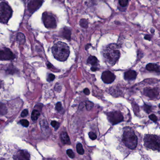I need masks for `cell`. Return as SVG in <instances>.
I'll use <instances>...</instances> for the list:
<instances>
[{"instance_id": "cell-24", "label": "cell", "mask_w": 160, "mask_h": 160, "mask_svg": "<svg viewBox=\"0 0 160 160\" xmlns=\"http://www.w3.org/2000/svg\"><path fill=\"white\" fill-rule=\"evenodd\" d=\"M66 153L67 154V155H68V156L71 158V159H73L75 157V154L73 153V151L71 150V149H68L66 151Z\"/></svg>"}, {"instance_id": "cell-14", "label": "cell", "mask_w": 160, "mask_h": 160, "mask_svg": "<svg viewBox=\"0 0 160 160\" xmlns=\"http://www.w3.org/2000/svg\"><path fill=\"white\" fill-rule=\"evenodd\" d=\"M146 69L149 71H154L157 72H160V67L159 65L155 63H149L146 66Z\"/></svg>"}, {"instance_id": "cell-3", "label": "cell", "mask_w": 160, "mask_h": 160, "mask_svg": "<svg viewBox=\"0 0 160 160\" xmlns=\"http://www.w3.org/2000/svg\"><path fill=\"white\" fill-rule=\"evenodd\" d=\"M123 141L125 145L130 149H134L137 147V137L131 128H125L123 134Z\"/></svg>"}, {"instance_id": "cell-6", "label": "cell", "mask_w": 160, "mask_h": 160, "mask_svg": "<svg viewBox=\"0 0 160 160\" xmlns=\"http://www.w3.org/2000/svg\"><path fill=\"white\" fill-rule=\"evenodd\" d=\"M42 20L45 26L48 29H54L56 27V21L51 14L45 12L42 15Z\"/></svg>"}, {"instance_id": "cell-13", "label": "cell", "mask_w": 160, "mask_h": 160, "mask_svg": "<svg viewBox=\"0 0 160 160\" xmlns=\"http://www.w3.org/2000/svg\"><path fill=\"white\" fill-rule=\"evenodd\" d=\"M137 77L136 72L133 70H129L126 71L125 74V79L128 81L133 80L136 79Z\"/></svg>"}, {"instance_id": "cell-1", "label": "cell", "mask_w": 160, "mask_h": 160, "mask_svg": "<svg viewBox=\"0 0 160 160\" xmlns=\"http://www.w3.org/2000/svg\"><path fill=\"white\" fill-rule=\"evenodd\" d=\"M105 62L109 66H113L116 64L120 57V53L116 45L112 44L107 46L102 52Z\"/></svg>"}, {"instance_id": "cell-20", "label": "cell", "mask_w": 160, "mask_h": 160, "mask_svg": "<svg viewBox=\"0 0 160 160\" xmlns=\"http://www.w3.org/2000/svg\"><path fill=\"white\" fill-rule=\"evenodd\" d=\"M76 148H77V152L80 154H83L85 153V151L84 149H83L82 145L80 143H79L77 144V147H76Z\"/></svg>"}, {"instance_id": "cell-12", "label": "cell", "mask_w": 160, "mask_h": 160, "mask_svg": "<svg viewBox=\"0 0 160 160\" xmlns=\"http://www.w3.org/2000/svg\"><path fill=\"white\" fill-rule=\"evenodd\" d=\"M14 159L16 160H29L30 154L25 150H20L14 157Z\"/></svg>"}, {"instance_id": "cell-17", "label": "cell", "mask_w": 160, "mask_h": 160, "mask_svg": "<svg viewBox=\"0 0 160 160\" xmlns=\"http://www.w3.org/2000/svg\"><path fill=\"white\" fill-rule=\"evenodd\" d=\"M71 35V32L69 29H68L67 28H65L63 29L62 32V35L65 38L69 40H70Z\"/></svg>"}, {"instance_id": "cell-18", "label": "cell", "mask_w": 160, "mask_h": 160, "mask_svg": "<svg viewBox=\"0 0 160 160\" xmlns=\"http://www.w3.org/2000/svg\"><path fill=\"white\" fill-rule=\"evenodd\" d=\"M40 116V112L39 110L34 109L31 115V118L33 121H36Z\"/></svg>"}, {"instance_id": "cell-28", "label": "cell", "mask_w": 160, "mask_h": 160, "mask_svg": "<svg viewBox=\"0 0 160 160\" xmlns=\"http://www.w3.org/2000/svg\"><path fill=\"white\" fill-rule=\"evenodd\" d=\"M88 134H89V136L90 138L92 140H95L96 139L97 136H96V135L95 134V133H94L91 132L89 133Z\"/></svg>"}, {"instance_id": "cell-10", "label": "cell", "mask_w": 160, "mask_h": 160, "mask_svg": "<svg viewBox=\"0 0 160 160\" xmlns=\"http://www.w3.org/2000/svg\"><path fill=\"white\" fill-rule=\"evenodd\" d=\"M43 0H32L28 5V9L31 12H33L41 5Z\"/></svg>"}, {"instance_id": "cell-23", "label": "cell", "mask_w": 160, "mask_h": 160, "mask_svg": "<svg viewBox=\"0 0 160 160\" xmlns=\"http://www.w3.org/2000/svg\"><path fill=\"white\" fill-rule=\"evenodd\" d=\"M86 107L87 110H90L93 107V104L89 101H87L86 102Z\"/></svg>"}, {"instance_id": "cell-34", "label": "cell", "mask_w": 160, "mask_h": 160, "mask_svg": "<svg viewBox=\"0 0 160 160\" xmlns=\"http://www.w3.org/2000/svg\"><path fill=\"white\" fill-rule=\"evenodd\" d=\"M83 92H84V93L87 95H88L90 94V91H89V89L87 88L84 89Z\"/></svg>"}, {"instance_id": "cell-33", "label": "cell", "mask_w": 160, "mask_h": 160, "mask_svg": "<svg viewBox=\"0 0 160 160\" xmlns=\"http://www.w3.org/2000/svg\"><path fill=\"white\" fill-rule=\"evenodd\" d=\"M28 115V111L27 109H24L21 113V116L22 117H26Z\"/></svg>"}, {"instance_id": "cell-11", "label": "cell", "mask_w": 160, "mask_h": 160, "mask_svg": "<svg viewBox=\"0 0 160 160\" xmlns=\"http://www.w3.org/2000/svg\"><path fill=\"white\" fill-rule=\"evenodd\" d=\"M159 90L156 88H146L144 90V94L152 99L156 98L159 95Z\"/></svg>"}, {"instance_id": "cell-21", "label": "cell", "mask_w": 160, "mask_h": 160, "mask_svg": "<svg viewBox=\"0 0 160 160\" xmlns=\"http://www.w3.org/2000/svg\"><path fill=\"white\" fill-rule=\"evenodd\" d=\"M80 25L81 27L84 28H87L88 26V21L86 19H82L80 21Z\"/></svg>"}, {"instance_id": "cell-25", "label": "cell", "mask_w": 160, "mask_h": 160, "mask_svg": "<svg viewBox=\"0 0 160 160\" xmlns=\"http://www.w3.org/2000/svg\"><path fill=\"white\" fill-rule=\"evenodd\" d=\"M51 125L55 129V130H57L60 126V124L55 121H52L51 123Z\"/></svg>"}, {"instance_id": "cell-19", "label": "cell", "mask_w": 160, "mask_h": 160, "mask_svg": "<svg viewBox=\"0 0 160 160\" xmlns=\"http://www.w3.org/2000/svg\"><path fill=\"white\" fill-rule=\"evenodd\" d=\"M7 113V108L5 105L0 102V115H4Z\"/></svg>"}, {"instance_id": "cell-35", "label": "cell", "mask_w": 160, "mask_h": 160, "mask_svg": "<svg viewBox=\"0 0 160 160\" xmlns=\"http://www.w3.org/2000/svg\"><path fill=\"white\" fill-rule=\"evenodd\" d=\"M151 36L150 35H147L145 36V39L147 40H151Z\"/></svg>"}, {"instance_id": "cell-37", "label": "cell", "mask_w": 160, "mask_h": 160, "mask_svg": "<svg viewBox=\"0 0 160 160\" xmlns=\"http://www.w3.org/2000/svg\"><path fill=\"white\" fill-rule=\"evenodd\" d=\"M47 66H48V67L49 68H51L52 65H51V64L50 63H49V64H47Z\"/></svg>"}, {"instance_id": "cell-27", "label": "cell", "mask_w": 160, "mask_h": 160, "mask_svg": "<svg viewBox=\"0 0 160 160\" xmlns=\"http://www.w3.org/2000/svg\"><path fill=\"white\" fill-rule=\"evenodd\" d=\"M20 123L22 125H23V126L26 127H27L29 125V122L26 119H22V120H20Z\"/></svg>"}, {"instance_id": "cell-8", "label": "cell", "mask_w": 160, "mask_h": 160, "mask_svg": "<svg viewBox=\"0 0 160 160\" xmlns=\"http://www.w3.org/2000/svg\"><path fill=\"white\" fill-rule=\"evenodd\" d=\"M14 58V54L8 48L0 49V60H10Z\"/></svg>"}, {"instance_id": "cell-16", "label": "cell", "mask_w": 160, "mask_h": 160, "mask_svg": "<svg viewBox=\"0 0 160 160\" xmlns=\"http://www.w3.org/2000/svg\"><path fill=\"white\" fill-rule=\"evenodd\" d=\"M98 60L97 58L94 56H90L87 59V62L93 66H96L98 63Z\"/></svg>"}, {"instance_id": "cell-2", "label": "cell", "mask_w": 160, "mask_h": 160, "mask_svg": "<svg viewBox=\"0 0 160 160\" xmlns=\"http://www.w3.org/2000/svg\"><path fill=\"white\" fill-rule=\"evenodd\" d=\"M53 56L61 62L66 61L70 54V48L68 45L62 42H58L54 45L52 48Z\"/></svg>"}, {"instance_id": "cell-26", "label": "cell", "mask_w": 160, "mask_h": 160, "mask_svg": "<svg viewBox=\"0 0 160 160\" xmlns=\"http://www.w3.org/2000/svg\"><path fill=\"white\" fill-rule=\"evenodd\" d=\"M120 5L122 7H125L128 4V0H119Z\"/></svg>"}, {"instance_id": "cell-30", "label": "cell", "mask_w": 160, "mask_h": 160, "mask_svg": "<svg viewBox=\"0 0 160 160\" xmlns=\"http://www.w3.org/2000/svg\"><path fill=\"white\" fill-rule=\"evenodd\" d=\"M55 107H56V109L58 111H60L62 109V104L61 102H57L56 104V106H55Z\"/></svg>"}, {"instance_id": "cell-36", "label": "cell", "mask_w": 160, "mask_h": 160, "mask_svg": "<svg viewBox=\"0 0 160 160\" xmlns=\"http://www.w3.org/2000/svg\"><path fill=\"white\" fill-rule=\"evenodd\" d=\"M91 70L92 71H95L97 70V69L96 67H95L94 66H93V67H92L91 68Z\"/></svg>"}, {"instance_id": "cell-31", "label": "cell", "mask_w": 160, "mask_h": 160, "mask_svg": "<svg viewBox=\"0 0 160 160\" xmlns=\"http://www.w3.org/2000/svg\"><path fill=\"white\" fill-rule=\"evenodd\" d=\"M144 110L147 113H150L151 111V107L148 105H146L145 104L144 105Z\"/></svg>"}, {"instance_id": "cell-38", "label": "cell", "mask_w": 160, "mask_h": 160, "mask_svg": "<svg viewBox=\"0 0 160 160\" xmlns=\"http://www.w3.org/2000/svg\"><path fill=\"white\" fill-rule=\"evenodd\" d=\"M23 0V1H24L25 2H30L32 0Z\"/></svg>"}, {"instance_id": "cell-4", "label": "cell", "mask_w": 160, "mask_h": 160, "mask_svg": "<svg viewBox=\"0 0 160 160\" xmlns=\"http://www.w3.org/2000/svg\"><path fill=\"white\" fill-rule=\"evenodd\" d=\"M145 146L153 150L160 151V138L154 135H146L144 139Z\"/></svg>"}, {"instance_id": "cell-15", "label": "cell", "mask_w": 160, "mask_h": 160, "mask_svg": "<svg viewBox=\"0 0 160 160\" xmlns=\"http://www.w3.org/2000/svg\"><path fill=\"white\" fill-rule=\"evenodd\" d=\"M61 141L63 144H67V145H70L71 144V141L70 139L69 138V137L68 135V134L66 133L63 132L61 134Z\"/></svg>"}, {"instance_id": "cell-7", "label": "cell", "mask_w": 160, "mask_h": 160, "mask_svg": "<svg viewBox=\"0 0 160 160\" xmlns=\"http://www.w3.org/2000/svg\"><path fill=\"white\" fill-rule=\"evenodd\" d=\"M107 119L111 124L116 125L123 121L124 117L121 113L119 111H112L107 113Z\"/></svg>"}, {"instance_id": "cell-32", "label": "cell", "mask_w": 160, "mask_h": 160, "mask_svg": "<svg viewBox=\"0 0 160 160\" xmlns=\"http://www.w3.org/2000/svg\"><path fill=\"white\" fill-rule=\"evenodd\" d=\"M149 118L150 119V120H151L152 121H153V122H156L157 121V116L154 115V114H151V115L149 116Z\"/></svg>"}, {"instance_id": "cell-22", "label": "cell", "mask_w": 160, "mask_h": 160, "mask_svg": "<svg viewBox=\"0 0 160 160\" xmlns=\"http://www.w3.org/2000/svg\"><path fill=\"white\" fill-rule=\"evenodd\" d=\"M17 39H18V41L20 43L23 44L25 41V36L22 33H18V36H17Z\"/></svg>"}, {"instance_id": "cell-9", "label": "cell", "mask_w": 160, "mask_h": 160, "mask_svg": "<svg viewBox=\"0 0 160 160\" xmlns=\"http://www.w3.org/2000/svg\"><path fill=\"white\" fill-rule=\"evenodd\" d=\"M115 75L110 71L103 72L101 75V79L106 84H110L115 80Z\"/></svg>"}, {"instance_id": "cell-5", "label": "cell", "mask_w": 160, "mask_h": 160, "mask_svg": "<svg viewBox=\"0 0 160 160\" xmlns=\"http://www.w3.org/2000/svg\"><path fill=\"white\" fill-rule=\"evenodd\" d=\"M12 10L10 7L6 3H0V22L3 24L7 23L11 17Z\"/></svg>"}, {"instance_id": "cell-29", "label": "cell", "mask_w": 160, "mask_h": 160, "mask_svg": "<svg viewBox=\"0 0 160 160\" xmlns=\"http://www.w3.org/2000/svg\"><path fill=\"white\" fill-rule=\"evenodd\" d=\"M55 79V76L53 75V74H49L47 77V80L48 82H51L53 81Z\"/></svg>"}]
</instances>
